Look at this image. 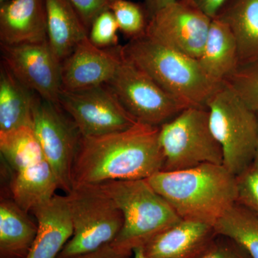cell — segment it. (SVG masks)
I'll return each instance as SVG.
<instances>
[{"mask_svg":"<svg viewBox=\"0 0 258 258\" xmlns=\"http://www.w3.org/2000/svg\"><path fill=\"white\" fill-rule=\"evenodd\" d=\"M203 251L198 252V253L194 254L192 255L188 256V257L184 258H198V256L202 253ZM133 258H150L148 257L147 254H145V252H144L143 247H137V248L134 249L133 251Z\"/></svg>","mask_w":258,"mask_h":258,"instance_id":"cell-34","label":"cell"},{"mask_svg":"<svg viewBox=\"0 0 258 258\" xmlns=\"http://www.w3.org/2000/svg\"><path fill=\"white\" fill-rule=\"evenodd\" d=\"M159 128L137 123L116 133L82 137L73 168V186L147 179L162 170Z\"/></svg>","mask_w":258,"mask_h":258,"instance_id":"cell-1","label":"cell"},{"mask_svg":"<svg viewBox=\"0 0 258 258\" xmlns=\"http://www.w3.org/2000/svg\"><path fill=\"white\" fill-rule=\"evenodd\" d=\"M132 254L133 252L120 248L111 242L93 252L69 258H132Z\"/></svg>","mask_w":258,"mask_h":258,"instance_id":"cell-31","label":"cell"},{"mask_svg":"<svg viewBox=\"0 0 258 258\" xmlns=\"http://www.w3.org/2000/svg\"><path fill=\"white\" fill-rule=\"evenodd\" d=\"M120 51L125 60L187 107L207 108L222 84L210 79L197 59L164 46L146 34L120 45Z\"/></svg>","mask_w":258,"mask_h":258,"instance_id":"cell-3","label":"cell"},{"mask_svg":"<svg viewBox=\"0 0 258 258\" xmlns=\"http://www.w3.org/2000/svg\"><path fill=\"white\" fill-rule=\"evenodd\" d=\"M59 106L74 122L82 137L116 133L139 123L106 85L81 91L62 90Z\"/></svg>","mask_w":258,"mask_h":258,"instance_id":"cell-10","label":"cell"},{"mask_svg":"<svg viewBox=\"0 0 258 258\" xmlns=\"http://www.w3.org/2000/svg\"><path fill=\"white\" fill-rule=\"evenodd\" d=\"M82 19L88 31L91 25L103 12L111 10L108 0H69Z\"/></svg>","mask_w":258,"mask_h":258,"instance_id":"cell-30","label":"cell"},{"mask_svg":"<svg viewBox=\"0 0 258 258\" xmlns=\"http://www.w3.org/2000/svg\"><path fill=\"white\" fill-rule=\"evenodd\" d=\"M215 236L213 226L181 220L154 237L143 248L150 258H184L203 251Z\"/></svg>","mask_w":258,"mask_h":258,"instance_id":"cell-16","label":"cell"},{"mask_svg":"<svg viewBox=\"0 0 258 258\" xmlns=\"http://www.w3.org/2000/svg\"><path fill=\"white\" fill-rule=\"evenodd\" d=\"M176 1V0H144L143 4L147 10L149 20L158 10Z\"/></svg>","mask_w":258,"mask_h":258,"instance_id":"cell-33","label":"cell"},{"mask_svg":"<svg viewBox=\"0 0 258 258\" xmlns=\"http://www.w3.org/2000/svg\"><path fill=\"white\" fill-rule=\"evenodd\" d=\"M207 108L212 133L222 148L223 165L234 175H239L254 161L258 114L224 83Z\"/></svg>","mask_w":258,"mask_h":258,"instance_id":"cell-6","label":"cell"},{"mask_svg":"<svg viewBox=\"0 0 258 258\" xmlns=\"http://www.w3.org/2000/svg\"><path fill=\"white\" fill-rule=\"evenodd\" d=\"M147 181L181 220L215 226L237 203V178L222 164L160 171Z\"/></svg>","mask_w":258,"mask_h":258,"instance_id":"cell-2","label":"cell"},{"mask_svg":"<svg viewBox=\"0 0 258 258\" xmlns=\"http://www.w3.org/2000/svg\"><path fill=\"white\" fill-rule=\"evenodd\" d=\"M199 62L210 79L223 83L239 67L235 37L221 20L212 19L206 42Z\"/></svg>","mask_w":258,"mask_h":258,"instance_id":"cell-19","label":"cell"},{"mask_svg":"<svg viewBox=\"0 0 258 258\" xmlns=\"http://www.w3.org/2000/svg\"><path fill=\"white\" fill-rule=\"evenodd\" d=\"M215 234L237 242L250 258H258V217L236 203L216 222Z\"/></svg>","mask_w":258,"mask_h":258,"instance_id":"cell-24","label":"cell"},{"mask_svg":"<svg viewBox=\"0 0 258 258\" xmlns=\"http://www.w3.org/2000/svg\"><path fill=\"white\" fill-rule=\"evenodd\" d=\"M47 40L45 0H9L0 4L1 45Z\"/></svg>","mask_w":258,"mask_h":258,"instance_id":"cell-14","label":"cell"},{"mask_svg":"<svg viewBox=\"0 0 258 258\" xmlns=\"http://www.w3.org/2000/svg\"><path fill=\"white\" fill-rule=\"evenodd\" d=\"M200 10L209 18L213 19L228 0H181Z\"/></svg>","mask_w":258,"mask_h":258,"instance_id":"cell-32","label":"cell"},{"mask_svg":"<svg viewBox=\"0 0 258 258\" xmlns=\"http://www.w3.org/2000/svg\"><path fill=\"white\" fill-rule=\"evenodd\" d=\"M0 152L14 172L45 159L31 125L0 132Z\"/></svg>","mask_w":258,"mask_h":258,"instance_id":"cell-23","label":"cell"},{"mask_svg":"<svg viewBox=\"0 0 258 258\" xmlns=\"http://www.w3.org/2000/svg\"><path fill=\"white\" fill-rule=\"evenodd\" d=\"M198 258H250L240 245L229 237L215 236Z\"/></svg>","mask_w":258,"mask_h":258,"instance_id":"cell-29","label":"cell"},{"mask_svg":"<svg viewBox=\"0 0 258 258\" xmlns=\"http://www.w3.org/2000/svg\"><path fill=\"white\" fill-rule=\"evenodd\" d=\"M58 183L46 159L14 172L12 199L25 212H31L56 195Z\"/></svg>","mask_w":258,"mask_h":258,"instance_id":"cell-21","label":"cell"},{"mask_svg":"<svg viewBox=\"0 0 258 258\" xmlns=\"http://www.w3.org/2000/svg\"><path fill=\"white\" fill-rule=\"evenodd\" d=\"M164 154L162 170L171 171L202 164L223 165V154L212 133L205 107H188L159 128Z\"/></svg>","mask_w":258,"mask_h":258,"instance_id":"cell-7","label":"cell"},{"mask_svg":"<svg viewBox=\"0 0 258 258\" xmlns=\"http://www.w3.org/2000/svg\"><path fill=\"white\" fill-rule=\"evenodd\" d=\"M66 195L74 235L57 258L93 252L115 240L123 227V215L98 185H74Z\"/></svg>","mask_w":258,"mask_h":258,"instance_id":"cell-5","label":"cell"},{"mask_svg":"<svg viewBox=\"0 0 258 258\" xmlns=\"http://www.w3.org/2000/svg\"><path fill=\"white\" fill-rule=\"evenodd\" d=\"M212 19L188 3L176 0L149 18L146 35L164 46L198 60Z\"/></svg>","mask_w":258,"mask_h":258,"instance_id":"cell-11","label":"cell"},{"mask_svg":"<svg viewBox=\"0 0 258 258\" xmlns=\"http://www.w3.org/2000/svg\"><path fill=\"white\" fill-rule=\"evenodd\" d=\"M224 83L258 114V60L239 66Z\"/></svg>","mask_w":258,"mask_h":258,"instance_id":"cell-26","label":"cell"},{"mask_svg":"<svg viewBox=\"0 0 258 258\" xmlns=\"http://www.w3.org/2000/svg\"><path fill=\"white\" fill-rule=\"evenodd\" d=\"M237 178V203L258 217V166L252 162Z\"/></svg>","mask_w":258,"mask_h":258,"instance_id":"cell-28","label":"cell"},{"mask_svg":"<svg viewBox=\"0 0 258 258\" xmlns=\"http://www.w3.org/2000/svg\"><path fill=\"white\" fill-rule=\"evenodd\" d=\"M122 60L120 45L100 48L86 37L61 63L62 90L81 91L106 85Z\"/></svg>","mask_w":258,"mask_h":258,"instance_id":"cell-13","label":"cell"},{"mask_svg":"<svg viewBox=\"0 0 258 258\" xmlns=\"http://www.w3.org/2000/svg\"><path fill=\"white\" fill-rule=\"evenodd\" d=\"M114 1H115V0H108V3H109L110 6H111V5L112 4V3H113V2H114Z\"/></svg>","mask_w":258,"mask_h":258,"instance_id":"cell-37","label":"cell"},{"mask_svg":"<svg viewBox=\"0 0 258 258\" xmlns=\"http://www.w3.org/2000/svg\"><path fill=\"white\" fill-rule=\"evenodd\" d=\"M45 5L47 42L62 63L89 31L69 0H45Z\"/></svg>","mask_w":258,"mask_h":258,"instance_id":"cell-17","label":"cell"},{"mask_svg":"<svg viewBox=\"0 0 258 258\" xmlns=\"http://www.w3.org/2000/svg\"><path fill=\"white\" fill-rule=\"evenodd\" d=\"M97 185L123 215V227L112 242L120 248L133 252L181 220L147 179L111 181Z\"/></svg>","mask_w":258,"mask_h":258,"instance_id":"cell-4","label":"cell"},{"mask_svg":"<svg viewBox=\"0 0 258 258\" xmlns=\"http://www.w3.org/2000/svg\"><path fill=\"white\" fill-rule=\"evenodd\" d=\"M253 163L256 164V165L258 166V143L257 149H256L255 156H254V159Z\"/></svg>","mask_w":258,"mask_h":258,"instance_id":"cell-35","label":"cell"},{"mask_svg":"<svg viewBox=\"0 0 258 258\" xmlns=\"http://www.w3.org/2000/svg\"><path fill=\"white\" fill-rule=\"evenodd\" d=\"M215 18L225 23L233 34L239 66L258 60V0H228Z\"/></svg>","mask_w":258,"mask_h":258,"instance_id":"cell-18","label":"cell"},{"mask_svg":"<svg viewBox=\"0 0 258 258\" xmlns=\"http://www.w3.org/2000/svg\"><path fill=\"white\" fill-rule=\"evenodd\" d=\"M13 199L0 202V258L28 257L37 232V222Z\"/></svg>","mask_w":258,"mask_h":258,"instance_id":"cell-20","label":"cell"},{"mask_svg":"<svg viewBox=\"0 0 258 258\" xmlns=\"http://www.w3.org/2000/svg\"><path fill=\"white\" fill-rule=\"evenodd\" d=\"M37 232L26 258H57L74 235L66 195H55L31 212Z\"/></svg>","mask_w":258,"mask_h":258,"instance_id":"cell-15","label":"cell"},{"mask_svg":"<svg viewBox=\"0 0 258 258\" xmlns=\"http://www.w3.org/2000/svg\"><path fill=\"white\" fill-rule=\"evenodd\" d=\"M32 126L59 189L67 195L73 189V168L82 135L60 106L38 95L32 107Z\"/></svg>","mask_w":258,"mask_h":258,"instance_id":"cell-8","label":"cell"},{"mask_svg":"<svg viewBox=\"0 0 258 258\" xmlns=\"http://www.w3.org/2000/svg\"><path fill=\"white\" fill-rule=\"evenodd\" d=\"M110 8L120 31L130 40L145 35L149 17L144 4L130 0H115Z\"/></svg>","mask_w":258,"mask_h":258,"instance_id":"cell-25","label":"cell"},{"mask_svg":"<svg viewBox=\"0 0 258 258\" xmlns=\"http://www.w3.org/2000/svg\"><path fill=\"white\" fill-rule=\"evenodd\" d=\"M37 94L25 87L6 67L0 69V132L32 125V112Z\"/></svg>","mask_w":258,"mask_h":258,"instance_id":"cell-22","label":"cell"},{"mask_svg":"<svg viewBox=\"0 0 258 258\" xmlns=\"http://www.w3.org/2000/svg\"><path fill=\"white\" fill-rule=\"evenodd\" d=\"M9 1V0H0V4L5 3V2Z\"/></svg>","mask_w":258,"mask_h":258,"instance_id":"cell-36","label":"cell"},{"mask_svg":"<svg viewBox=\"0 0 258 258\" xmlns=\"http://www.w3.org/2000/svg\"><path fill=\"white\" fill-rule=\"evenodd\" d=\"M118 23L111 10L103 12L91 25L88 39L93 45L100 48L118 46Z\"/></svg>","mask_w":258,"mask_h":258,"instance_id":"cell-27","label":"cell"},{"mask_svg":"<svg viewBox=\"0 0 258 258\" xmlns=\"http://www.w3.org/2000/svg\"><path fill=\"white\" fill-rule=\"evenodd\" d=\"M2 64L25 87L59 106L62 91L61 62L47 40L38 43L1 45Z\"/></svg>","mask_w":258,"mask_h":258,"instance_id":"cell-12","label":"cell"},{"mask_svg":"<svg viewBox=\"0 0 258 258\" xmlns=\"http://www.w3.org/2000/svg\"><path fill=\"white\" fill-rule=\"evenodd\" d=\"M106 85L125 110L143 124L160 127L188 108L123 57Z\"/></svg>","mask_w":258,"mask_h":258,"instance_id":"cell-9","label":"cell"}]
</instances>
